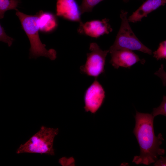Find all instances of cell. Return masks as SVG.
Listing matches in <instances>:
<instances>
[{"label":"cell","instance_id":"1","mask_svg":"<svg viewBox=\"0 0 166 166\" xmlns=\"http://www.w3.org/2000/svg\"><path fill=\"white\" fill-rule=\"evenodd\" d=\"M135 118V125L133 132L139 144L140 153L139 156L134 157L132 162L146 165L155 163L158 156L164 155L165 151L160 148L164 140L162 135L159 133L156 136L155 134L154 117L152 114L136 111Z\"/></svg>","mask_w":166,"mask_h":166},{"label":"cell","instance_id":"2","mask_svg":"<svg viewBox=\"0 0 166 166\" xmlns=\"http://www.w3.org/2000/svg\"><path fill=\"white\" fill-rule=\"evenodd\" d=\"M40 13L39 11L34 15H30L17 10L16 15L18 17L30 42L29 58H36L40 56H44L51 60H54L56 58L55 50L53 49L47 50L45 48L46 45L42 43L39 37Z\"/></svg>","mask_w":166,"mask_h":166},{"label":"cell","instance_id":"3","mask_svg":"<svg viewBox=\"0 0 166 166\" xmlns=\"http://www.w3.org/2000/svg\"><path fill=\"white\" fill-rule=\"evenodd\" d=\"M58 131V128L42 126L38 132L25 143L20 145L17 149L16 153H34L54 155L53 141Z\"/></svg>","mask_w":166,"mask_h":166},{"label":"cell","instance_id":"4","mask_svg":"<svg viewBox=\"0 0 166 166\" xmlns=\"http://www.w3.org/2000/svg\"><path fill=\"white\" fill-rule=\"evenodd\" d=\"M128 12L122 10L120 14L121 24L115 42L109 50L127 49L137 50L151 55V49L144 45L136 37L129 24Z\"/></svg>","mask_w":166,"mask_h":166},{"label":"cell","instance_id":"5","mask_svg":"<svg viewBox=\"0 0 166 166\" xmlns=\"http://www.w3.org/2000/svg\"><path fill=\"white\" fill-rule=\"evenodd\" d=\"M89 49L90 52L87 53L86 62L80 67V71L88 76L97 78L104 73L106 57L109 51L102 50L95 42L90 44Z\"/></svg>","mask_w":166,"mask_h":166},{"label":"cell","instance_id":"6","mask_svg":"<svg viewBox=\"0 0 166 166\" xmlns=\"http://www.w3.org/2000/svg\"><path fill=\"white\" fill-rule=\"evenodd\" d=\"M105 96L103 87L96 78L85 91L84 95L85 111L95 113L102 105Z\"/></svg>","mask_w":166,"mask_h":166},{"label":"cell","instance_id":"7","mask_svg":"<svg viewBox=\"0 0 166 166\" xmlns=\"http://www.w3.org/2000/svg\"><path fill=\"white\" fill-rule=\"evenodd\" d=\"M111 55L110 63L115 69L123 67L130 69L137 62L140 61L144 64V59H140L139 56L132 50L119 49L109 51Z\"/></svg>","mask_w":166,"mask_h":166},{"label":"cell","instance_id":"8","mask_svg":"<svg viewBox=\"0 0 166 166\" xmlns=\"http://www.w3.org/2000/svg\"><path fill=\"white\" fill-rule=\"evenodd\" d=\"M109 19L94 20L83 23L80 22L78 32L90 37L97 38L104 34H109L112 29L109 23Z\"/></svg>","mask_w":166,"mask_h":166},{"label":"cell","instance_id":"9","mask_svg":"<svg viewBox=\"0 0 166 166\" xmlns=\"http://www.w3.org/2000/svg\"><path fill=\"white\" fill-rule=\"evenodd\" d=\"M80 7L75 0H57L56 15L75 22H81Z\"/></svg>","mask_w":166,"mask_h":166},{"label":"cell","instance_id":"10","mask_svg":"<svg viewBox=\"0 0 166 166\" xmlns=\"http://www.w3.org/2000/svg\"><path fill=\"white\" fill-rule=\"evenodd\" d=\"M166 4V0H146L128 18L129 22L135 23L162 6Z\"/></svg>","mask_w":166,"mask_h":166},{"label":"cell","instance_id":"11","mask_svg":"<svg viewBox=\"0 0 166 166\" xmlns=\"http://www.w3.org/2000/svg\"><path fill=\"white\" fill-rule=\"evenodd\" d=\"M39 24V30L44 32H50L54 30L57 25L55 16L52 14L40 11Z\"/></svg>","mask_w":166,"mask_h":166},{"label":"cell","instance_id":"12","mask_svg":"<svg viewBox=\"0 0 166 166\" xmlns=\"http://www.w3.org/2000/svg\"><path fill=\"white\" fill-rule=\"evenodd\" d=\"M20 2L19 0H0V18H4L5 12L8 10H18L17 7Z\"/></svg>","mask_w":166,"mask_h":166},{"label":"cell","instance_id":"13","mask_svg":"<svg viewBox=\"0 0 166 166\" xmlns=\"http://www.w3.org/2000/svg\"><path fill=\"white\" fill-rule=\"evenodd\" d=\"M104 0H82L80 7L81 14L91 12L97 4Z\"/></svg>","mask_w":166,"mask_h":166},{"label":"cell","instance_id":"14","mask_svg":"<svg viewBox=\"0 0 166 166\" xmlns=\"http://www.w3.org/2000/svg\"><path fill=\"white\" fill-rule=\"evenodd\" d=\"M153 57L157 60H166V40L160 42L156 50L153 53Z\"/></svg>","mask_w":166,"mask_h":166},{"label":"cell","instance_id":"15","mask_svg":"<svg viewBox=\"0 0 166 166\" xmlns=\"http://www.w3.org/2000/svg\"><path fill=\"white\" fill-rule=\"evenodd\" d=\"M152 114L154 117L159 115H162L166 117V96H163L162 101L159 106L153 109Z\"/></svg>","mask_w":166,"mask_h":166},{"label":"cell","instance_id":"16","mask_svg":"<svg viewBox=\"0 0 166 166\" xmlns=\"http://www.w3.org/2000/svg\"><path fill=\"white\" fill-rule=\"evenodd\" d=\"M0 41L7 44L9 46H10L14 39L6 35L4 28L0 24Z\"/></svg>","mask_w":166,"mask_h":166},{"label":"cell","instance_id":"17","mask_svg":"<svg viewBox=\"0 0 166 166\" xmlns=\"http://www.w3.org/2000/svg\"><path fill=\"white\" fill-rule=\"evenodd\" d=\"M154 74L161 79L163 85L166 86V72L164 70L163 64L161 65L160 67Z\"/></svg>","mask_w":166,"mask_h":166},{"label":"cell","instance_id":"18","mask_svg":"<svg viewBox=\"0 0 166 166\" xmlns=\"http://www.w3.org/2000/svg\"><path fill=\"white\" fill-rule=\"evenodd\" d=\"M154 166H166V157L160 156V158L158 159L154 164Z\"/></svg>","mask_w":166,"mask_h":166},{"label":"cell","instance_id":"19","mask_svg":"<svg viewBox=\"0 0 166 166\" xmlns=\"http://www.w3.org/2000/svg\"><path fill=\"white\" fill-rule=\"evenodd\" d=\"M129 0H123V1L125 2H128L129 1Z\"/></svg>","mask_w":166,"mask_h":166}]
</instances>
